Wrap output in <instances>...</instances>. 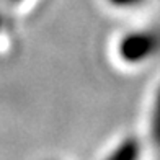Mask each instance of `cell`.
<instances>
[{
    "mask_svg": "<svg viewBox=\"0 0 160 160\" xmlns=\"http://www.w3.org/2000/svg\"><path fill=\"white\" fill-rule=\"evenodd\" d=\"M150 136L152 141L157 147L160 149V87L155 93L154 106H152V114H150Z\"/></svg>",
    "mask_w": 160,
    "mask_h": 160,
    "instance_id": "cell-3",
    "label": "cell"
},
{
    "mask_svg": "<svg viewBox=\"0 0 160 160\" xmlns=\"http://www.w3.org/2000/svg\"><path fill=\"white\" fill-rule=\"evenodd\" d=\"M160 52V30H137L124 34L118 42V56L124 62L139 64Z\"/></svg>",
    "mask_w": 160,
    "mask_h": 160,
    "instance_id": "cell-1",
    "label": "cell"
},
{
    "mask_svg": "<svg viewBox=\"0 0 160 160\" xmlns=\"http://www.w3.org/2000/svg\"><path fill=\"white\" fill-rule=\"evenodd\" d=\"M7 2H21V0H7Z\"/></svg>",
    "mask_w": 160,
    "mask_h": 160,
    "instance_id": "cell-5",
    "label": "cell"
},
{
    "mask_svg": "<svg viewBox=\"0 0 160 160\" xmlns=\"http://www.w3.org/2000/svg\"><path fill=\"white\" fill-rule=\"evenodd\" d=\"M113 7H119V8H131V7H137L145 0H108Z\"/></svg>",
    "mask_w": 160,
    "mask_h": 160,
    "instance_id": "cell-4",
    "label": "cell"
},
{
    "mask_svg": "<svg viewBox=\"0 0 160 160\" xmlns=\"http://www.w3.org/2000/svg\"><path fill=\"white\" fill-rule=\"evenodd\" d=\"M141 154V144L136 137L129 136V137H124L118 145L116 149L110 154V158H114V160H132V158H137Z\"/></svg>",
    "mask_w": 160,
    "mask_h": 160,
    "instance_id": "cell-2",
    "label": "cell"
}]
</instances>
